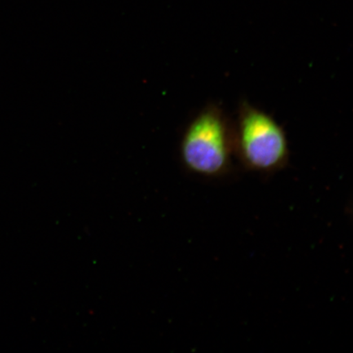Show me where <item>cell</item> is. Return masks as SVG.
Here are the masks:
<instances>
[{
	"mask_svg": "<svg viewBox=\"0 0 353 353\" xmlns=\"http://www.w3.org/2000/svg\"><path fill=\"white\" fill-rule=\"evenodd\" d=\"M234 142L235 157L247 172L271 176L289 165L290 145L283 127L245 99L238 105Z\"/></svg>",
	"mask_w": 353,
	"mask_h": 353,
	"instance_id": "2",
	"label": "cell"
},
{
	"mask_svg": "<svg viewBox=\"0 0 353 353\" xmlns=\"http://www.w3.org/2000/svg\"><path fill=\"white\" fill-rule=\"evenodd\" d=\"M179 152L184 169L198 178L219 181L234 173V123L220 105H206L193 117L181 139Z\"/></svg>",
	"mask_w": 353,
	"mask_h": 353,
	"instance_id": "1",
	"label": "cell"
}]
</instances>
